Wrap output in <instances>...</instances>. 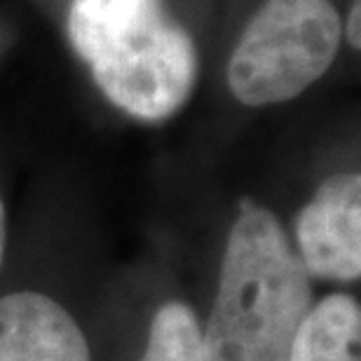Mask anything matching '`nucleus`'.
<instances>
[{
	"instance_id": "obj_1",
	"label": "nucleus",
	"mask_w": 361,
	"mask_h": 361,
	"mask_svg": "<svg viewBox=\"0 0 361 361\" xmlns=\"http://www.w3.org/2000/svg\"><path fill=\"white\" fill-rule=\"evenodd\" d=\"M312 281L268 207L240 202L202 331L207 361H286Z\"/></svg>"
},
{
	"instance_id": "obj_2",
	"label": "nucleus",
	"mask_w": 361,
	"mask_h": 361,
	"mask_svg": "<svg viewBox=\"0 0 361 361\" xmlns=\"http://www.w3.org/2000/svg\"><path fill=\"white\" fill-rule=\"evenodd\" d=\"M66 35L101 94L136 120L176 115L197 85V47L162 0H71Z\"/></svg>"
},
{
	"instance_id": "obj_3",
	"label": "nucleus",
	"mask_w": 361,
	"mask_h": 361,
	"mask_svg": "<svg viewBox=\"0 0 361 361\" xmlns=\"http://www.w3.org/2000/svg\"><path fill=\"white\" fill-rule=\"evenodd\" d=\"M343 19L331 0H265L228 59V87L249 108L286 104L336 61Z\"/></svg>"
},
{
	"instance_id": "obj_4",
	"label": "nucleus",
	"mask_w": 361,
	"mask_h": 361,
	"mask_svg": "<svg viewBox=\"0 0 361 361\" xmlns=\"http://www.w3.org/2000/svg\"><path fill=\"white\" fill-rule=\"evenodd\" d=\"M298 258L310 277L357 281L361 277V176H329L295 219Z\"/></svg>"
},
{
	"instance_id": "obj_5",
	"label": "nucleus",
	"mask_w": 361,
	"mask_h": 361,
	"mask_svg": "<svg viewBox=\"0 0 361 361\" xmlns=\"http://www.w3.org/2000/svg\"><path fill=\"white\" fill-rule=\"evenodd\" d=\"M0 361H92L80 324L38 291L0 295Z\"/></svg>"
},
{
	"instance_id": "obj_6",
	"label": "nucleus",
	"mask_w": 361,
	"mask_h": 361,
	"mask_svg": "<svg viewBox=\"0 0 361 361\" xmlns=\"http://www.w3.org/2000/svg\"><path fill=\"white\" fill-rule=\"evenodd\" d=\"M359 300L336 291L310 305L293 334L286 361H359Z\"/></svg>"
},
{
	"instance_id": "obj_7",
	"label": "nucleus",
	"mask_w": 361,
	"mask_h": 361,
	"mask_svg": "<svg viewBox=\"0 0 361 361\" xmlns=\"http://www.w3.org/2000/svg\"><path fill=\"white\" fill-rule=\"evenodd\" d=\"M139 361H207L195 310L180 300H169L157 307Z\"/></svg>"
},
{
	"instance_id": "obj_8",
	"label": "nucleus",
	"mask_w": 361,
	"mask_h": 361,
	"mask_svg": "<svg viewBox=\"0 0 361 361\" xmlns=\"http://www.w3.org/2000/svg\"><path fill=\"white\" fill-rule=\"evenodd\" d=\"M361 0H352L348 19H343V38L348 40V45L359 52L361 49Z\"/></svg>"
},
{
	"instance_id": "obj_9",
	"label": "nucleus",
	"mask_w": 361,
	"mask_h": 361,
	"mask_svg": "<svg viewBox=\"0 0 361 361\" xmlns=\"http://www.w3.org/2000/svg\"><path fill=\"white\" fill-rule=\"evenodd\" d=\"M5 244H7V214H5V202L0 197V265L5 258Z\"/></svg>"
}]
</instances>
